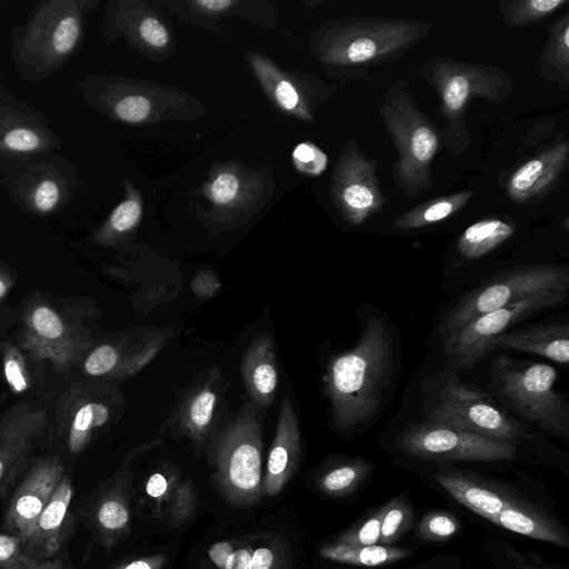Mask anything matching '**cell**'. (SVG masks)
Segmentation results:
<instances>
[{"mask_svg":"<svg viewBox=\"0 0 569 569\" xmlns=\"http://www.w3.org/2000/svg\"><path fill=\"white\" fill-rule=\"evenodd\" d=\"M399 345L389 318L361 316L360 335L335 353L323 376L332 426L345 437L366 431L382 415L398 378Z\"/></svg>","mask_w":569,"mask_h":569,"instance_id":"obj_1","label":"cell"},{"mask_svg":"<svg viewBox=\"0 0 569 569\" xmlns=\"http://www.w3.org/2000/svg\"><path fill=\"white\" fill-rule=\"evenodd\" d=\"M431 23L388 17H349L322 26L313 40L320 63L337 74L363 77L392 62L423 39Z\"/></svg>","mask_w":569,"mask_h":569,"instance_id":"obj_2","label":"cell"},{"mask_svg":"<svg viewBox=\"0 0 569 569\" xmlns=\"http://www.w3.org/2000/svg\"><path fill=\"white\" fill-rule=\"evenodd\" d=\"M556 369L499 355L490 365L488 393L507 411L545 436L567 441L569 403L555 390Z\"/></svg>","mask_w":569,"mask_h":569,"instance_id":"obj_3","label":"cell"},{"mask_svg":"<svg viewBox=\"0 0 569 569\" xmlns=\"http://www.w3.org/2000/svg\"><path fill=\"white\" fill-rule=\"evenodd\" d=\"M419 74L440 98L445 120L442 138L451 156L465 152L471 143L466 122L469 103L483 99L500 104L512 93L511 77L491 64L437 57L426 61Z\"/></svg>","mask_w":569,"mask_h":569,"instance_id":"obj_4","label":"cell"},{"mask_svg":"<svg viewBox=\"0 0 569 569\" xmlns=\"http://www.w3.org/2000/svg\"><path fill=\"white\" fill-rule=\"evenodd\" d=\"M422 419L462 429L522 449L536 440L533 428L518 420L489 393L462 382L451 368L423 388Z\"/></svg>","mask_w":569,"mask_h":569,"instance_id":"obj_5","label":"cell"},{"mask_svg":"<svg viewBox=\"0 0 569 569\" xmlns=\"http://www.w3.org/2000/svg\"><path fill=\"white\" fill-rule=\"evenodd\" d=\"M379 116L398 153L391 167L397 188L410 198L429 191L433 184L431 162L441 138L438 128L401 81L385 92Z\"/></svg>","mask_w":569,"mask_h":569,"instance_id":"obj_6","label":"cell"},{"mask_svg":"<svg viewBox=\"0 0 569 569\" xmlns=\"http://www.w3.org/2000/svg\"><path fill=\"white\" fill-rule=\"evenodd\" d=\"M90 0H48L33 9L13 42L21 76L40 80L58 70L80 44Z\"/></svg>","mask_w":569,"mask_h":569,"instance_id":"obj_7","label":"cell"},{"mask_svg":"<svg viewBox=\"0 0 569 569\" xmlns=\"http://www.w3.org/2000/svg\"><path fill=\"white\" fill-rule=\"evenodd\" d=\"M436 482L481 518L511 532L568 548L566 529L541 508L512 497L490 481L461 470L441 468Z\"/></svg>","mask_w":569,"mask_h":569,"instance_id":"obj_8","label":"cell"},{"mask_svg":"<svg viewBox=\"0 0 569 569\" xmlns=\"http://www.w3.org/2000/svg\"><path fill=\"white\" fill-rule=\"evenodd\" d=\"M262 430L258 409L252 402L222 428L214 450V478L234 507L257 503L262 493Z\"/></svg>","mask_w":569,"mask_h":569,"instance_id":"obj_9","label":"cell"},{"mask_svg":"<svg viewBox=\"0 0 569 569\" xmlns=\"http://www.w3.org/2000/svg\"><path fill=\"white\" fill-rule=\"evenodd\" d=\"M395 448L402 456L429 462L516 460L518 447L427 419L405 422Z\"/></svg>","mask_w":569,"mask_h":569,"instance_id":"obj_10","label":"cell"},{"mask_svg":"<svg viewBox=\"0 0 569 569\" xmlns=\"http://www.w3.org/2000/svg\"><path fill=\"white\" fill-rule=\"evenodd\" d=\"M559 287H569V270L566 266L516 267L466 293L445 316L440 332L446 338L477 317Z\"/></svg>","mask_w":569,"mask_h":569,"instance_id":"obj_11","label":"cell"},{"mask_svg":"<svg viewBox=\"0 0 569 569\" xmlns=\"http://www.w3.org/2000/svg\"><path fill=\"white\" fill-rule=\"evenodd\" d=\"M568 291L569 287L545 290L470 320L443 338L445 355L451 368L476 366L495 350V342L500 336L531 315L561 305Z\"/></svg>","mask_w":569,"mask_h":569,"instance_id":"obj_12","label":"cell"},{"mask_svg":"<svg viewBox=\"0 0 569 569\" xmlns=\"http://www.w3.org/2000/svg\"><path fill=\"white\" fill-rule=\"evenodd\" d=\"M378 164L367 157L356 140L343 147L332 172L330 194L337 212L351 226H360L386 203Z\"/></svg>","mask_w":569,"mask_h":569,"instance_id":"obj_13","label":"cell"},{"mask_svg":"<svg viewBox=\"0 0 569 569\" xmlns=\"http://www.w3.org/2000/svg\"><path fill=\"white\" fill-rule=\"evenodd\" d=\"M123 406L122 395L109 383L70 390L59 411L69 451L81 453L98 430L121 415Z\"/></svg>","mask_w":569,"mask_h":569,"instance_id":"obj_14","label":"cell"},{"mask_svg":"<svg viewBox=\"0 0 569 569\" xmlns=\"http://www.w3.org/2000/svg\"><path fill=\"white\" fill-rule=\"evenodd\" d=\"M49 422L44 409L18 402L0 417V499L28 469L37 441Z\"/></svg>","mask_w":569,"mask_h":569,"instance_id":"obj_15","label":"cell"},{"mask_svg":"<svg viewBox=\"0 0 569 569\" xmlns=\"http://www.w3.org/2000/svg\"><path fill=\"white\" fill-rule=\"evenodd\" d=\"M21 347L32 359L66 371L80 353V339L54 308L34 303L23 316Z\"/></svg>","mask_w":569,"mask_h":569,"instance_id":"obj_16","label":"cell"},{"mask_svg":"<svg viewBox=\"0 0 569 569\" xmlns=\"http://www.w3.org/2000/svg\"><path fill=\"white\" fill-rule=\"evenodd\" d=\"M64 475V466L57 457L38 459L28 468L3 516L8 533L26 541Z\"/></svg>","mask_w":569,"mask_h":569,"instance_id":"obj_17","label":"cell"},{"mask_svg":"<svg viewBox=\"0 0 569 569\" xmlns=\"http://www.w3.org/2000/svg\"><path fill=\"white\" fill-rule=\"evenodd\" d=\"M3 183L24 210L41 216L60 209L71 191L68 177L48 161L27 163L12 172Z\"/></svg>","mask_w":569,"mask_h":569,"instance_id":"obj_18","label":"cell"},{"mask_svg":"<svg viewBox=\"0 0 569 569\" xmlns=\"http://www.w3.org/2000/svg\"><path fill=\"white\" fill-rule=\"evenodd\" d=\"M261 178L236 164L213 169L201 187L202 196L212 206L216 221L227 226L250 213L261 199Z\"/></svg>","mask_w":569,"mask_h":569,"instance_id":"obj_19","label":"cell"},{"mask_svg":"<svg viewBox=\"0 0 569 569\" xmlns=\"http://www.w3.org/2000/svg\"><path fill=\"white\" fill-rule=\"evenodd\" d=\"M59 147L60 140L42 117L0 96V156L26 157Z\"/></svg>","mask_w":569,"mask_h":569,"instance_id":"obj_20","label":"cell"},{"mask_svg":"<svg viewBox=\"0 0 569 569\" xmlns=\"http://www.w3.org/2000/svg\"><path fill=\"white\" fill-rule=\"evenodd\" d=\"M568 158L569 142L560 136L511 173L506 184L507 196L517 203L541 199L560 181Z\"/></svg>","mask_w":569,"mask_h":569,"instance_id":"obj_21","label":"cell"},{"mask_svg":"<svg viewBox=\"0 0 569 569\" xmlns=\"http://www.w3.org/2000/svg\"><path fill=\"white\" fill-rule=\"evenodd\" d=\"M301 458V437L292 401L284 398L262 477L263 496H276L291 479Z\"/></svg>","mask_w":569,"mask_h":569,"instance_id":"obj_22","label":"cell"},{"mask_svg":"<svg viewBox=\"0 0 569 569\" xmlns=\"http://www.w3.org/2000/svg\"><path fill=\"white\" fill-rule=\"evenodd\" d=\"M222 377L219 368H212L184 397L178 407L173 426L176 431L194 443H203L208 438L220 399Z\"/></svg>","mask_w":569,"mask_h":569,"instance_id":"obj_23","label":"cell"},{"mask_svg":"<svg viewBox=\"0 0 569 569\" xmlns=\"http://www.w3.org/2000/svg\"><path fill=\"white\" fill-rule=\"evenodd\" d=\"M529 352L558 365L569 361V326L547 322L512 329L500 336L495 349Z\"/></svg>","mask_w":569,"mask_h":569,"instance_id":"obj_24","label":"cell"},{"mask_svg":"<svg viewBox=\"0 0 569 569\" xmlns=\"http://www.w3.org/2000/svg\"><path fill=\"white\" fill-rule=\"evenodd\" d=\"M270 335L260 333L246 349L241 376L248 395L258 410L267 409L276 397L278 370Z\"/></svg>","mask_w":569,"mask_h":569,"instance_id":"obj_25","label":"cell"},{"mask_svg":"<svg viewBox=\"0 0 569 569\" xmlns=\"http://www.w3.org/2000/svg\"><path fill=\"white\" fill-rule=\"evenodd\" d=\"M73 498L71 479L64 475L39 516L23 546L41 558H53L62 545V533Z\"/></svg>","mask_w":569,"mask_h":569,"instance_id":"obj_26","label":"cell"},{"mask_svg":"<svg viewBox=\"0 0 569 569\" xmlns=\"http://www.w3.org/2000/svg\"><path fill=\"white\" fill-rule=\"evenodd\" d=\"M247 57L262 89L276 107L305 121L313 119L311 101L295 79L257 52H248Z\"/></svg>","mask_w":569,"mask_h":569,"instance_id":"obj_27","label":"cell"},{"mask_svg":"<svg viewBox=\"0 0 569 569\" xmlns=\"http://www.w3.org/2000/svg\"><path fill=\"white\" fill-rule=\"evenodd\" d=\"M90 520L106 548H112L129 532L131 513L124 479H118L99 496Z\"/></svg>","mask_w":569,"mask_h":569,"instance_id":"obj_28","label":"cell"},{"mask_svg":"<svg viewBox=\"0 0 569 569\" xmlns=\"http://www.w3.org/2000/svg\"><path fill=\"white\" fill-rule=\"evenodd\" d=\"M540 77L557 83L560 90L569 87V13L549 28L548 38L539 56Z\"/></svg>","mask_w":569,"mask_h":569,"instance_id":"obj_29","label":"cell"},{"mask_svg":"<svg viewBox=\"0 0 569 569\" xmlns=\"http://www.w3.org/2000/svg\"><path fill=\"white\" fill-rule=\"evenodd\" d=\"M113 24L120 33L152 49H163L170 42L166 26L152 14L142 16L131 2L117 3Z\"/></svg>","mask_w":569,"mask_h":569,"instance_id":"obj_30","label":"cell"},{"mask_svg":"<svg viewBox=\"0 0 569 569\" xmlns=\"http://www.w3.org/2000/svg\"><path fill=\"white\" fill-rule=\"evenodd\" d=\"M515 230L512 224L501 219H482L459 236L456 249L462 259L478 260L510 239Z\"/></svg>","mask_w":569,"mask_h":569,"instance_id":"obj_31","label":"cell"},{"mask_svg":"<svg viewBox=\"0 0 569 569\" xmlns=\"http://www.w3.org/2000/svg\"><path fill=\"white\" fill-rule=\"evenodd\" d=\"M410 551L405 548L372 545L350 546L342 542L323 545L319 549V556L326 560L361 567H379L400 561L408 557Z\"/></svg>","mask_w":569,"mask_h":569,"instance_id":"obj_32","label":"cell"},{"mask_svg":"<svg viewBox=\"0 0 569 569\" xmlns=\"http://www.w3.org/2000/svg\"><path fill=\"white\" fill-rule=\"evenodd\" d=\"M124 191V199L94 232V241L101 246H114L133 231L140 222L142 216L140 193L129 181H126Z\"/></svg>","mask_w":569,"mask_h":569,"instance_id":"obj_33","label":"cell"},{"mask_svg":"<svg viewBox=\"0 0 569 569\" xmlns=\"http://www.w3.org/2000/svg\"><path fill=\"white\" fill-rule=\"evenodd\" d=\"M473 190H463L431 199L399 216L393 222L399 230H416L447 219L468 204Z\"/></svg>","mask_w":569,"mask_h":569,"instance_id":"obj_34","label":"cell"},{"mask_svg":"<svg viewBox=\"0 0 569 569\" xmlns=\"http://www.w3.org/2000/svg\"><path fill=\"white\" fill-rule=\"evenodd\" d=\"M171 335V330H154L143 333L134 343L126 339L119 342V367L113 380H126L149 365Z\"/></svg>","mask_w":569,"mask_h":569,"instance_id":"obj_35","label":"cell"},{"mask_svg":"<svg viewBox=\"0 0 569 569\" xmlns=\"http://www.w3.org/2000/svg\"><path fill=\"white\" fill-rule=\"evenodd\" d=\"M373 468L370 461L360 457L343 459L321 473L318 488L331 497L349 495L365 481Z\"/></svg>","mask_w":569,"mask_h":569,"instance_id":"obj_36","label":"cell"},{"mask_svg":"<svg viewBox=\"0 0 569 569\" xmlns=\"http://www.w3.org/2000/svg\"><path fill=\"white\" fill-rule=\"evenodd\" d=\"M566 4L568 0H503L498 11L506 26L520 28L546 19Z\"/></svg>","mask_w":569,"mask_h":569,"instance_id":"obj_37","label":"cell"},{"mask_svg":"<svg viewBox=\"0 0 569 569\" xmlns=\"http://www.w3.org/2000/svg\"><path fill=\"white\" fill-rule=\"evenodd\" d=\"M0 569H67L61 559L31 553L21 539L0 532Z\"/></svg>","mask_w":569,"mask_h":569,"instance_id":"obj_38","label":"cell"},{"mask_svg":"<svg viewBox=\"0 0 569 569\" xmlns=\"http://www.w3.org/2000/svg\"><path fill=\"white\" fill-rule=\"evenodd\" d=\"M412 511L405 499H393L386 503L381 520L379 545L393 546L410 528Z\"/></svg>","mask_w":569,"mask_h":569,"instance_id":"obj_39","label":"cell"},{"mask_svg":"<svg viewBox=\"0 0 569 569\" xmlns=\"http://www.w3.org/2000/svg\"><path fill=\"white\" fill-rule=\"evenodd\" d=\"M196 505L197 493L193 482L190 479H180L163 506L169 523L179 526L187 522L193 516Z\"/></svg>","mask_w":569,"mask_h":569,"instance_id":"obj_40","label":"cell"},{"mask_svg":"<svg viewBox=\"0 0 569 569\" xmlns=\"http://www.w3.org/2000/svg\"><path fill=\"white\" fill-rule=\"evenodd\" d=\"M119 367V343L104 342L96 347L83 361V371L96 378L113 377Z\"/></svg>","mask_w":569,"mask_h":569,"instance_id":"obj_41","label":"cell"},{"mask_svg":"<svg viewBox=\"0 0 569 569\" xmlns=\"http://www.w3.org/2000/svg\"><path fill=\"white\" fill-rule=\"evenodd\" d=\"M460 523L458 519L445 511H432L419 522L418 536L427 541L443 542L458 533Z\"/></svg>","mask_w":569,"mask_h":569,"instance_id":"obj_42","label":"cell"},{"mask_svg":"<svg viewBox=\"0 0 569 569\" xmlns=\"http://www.w3.org/2000/svg\"><path fill=\"white\" fill-rule=\"evenodd\" d=\"M385 510L386 505L339 535L336 541L357 547L379 545L380 527Z\"/></svg>","mask_w":569,"mask_h":569,"instance_id":"obj_43","label":"cell"},{"mask_svg":"<svg viewBox=\"0 0 569 569\" xmlns=\"http://www.w3.org/2000/svg\"><path fill=\"white\" fill-rule=\"evenodd\" d=\"M2 365L6 380L16 393H22L30 387L26 361L20 351L11 346L3 350Z\"/></svg>","mask_w":569,"mask_h":569,"instance_id":"obj_44","label":"cell"},{"mask_svg":"<svg viewBox=\"0 0 569 569\" xmlns=\"http://www.w3.org/2000/svg\"><path fill=\"white\" fill-rule=\"evenodd\" d=\"M292 162L305 174L320 176L327 168L328 156L315 143L305 141L293 149Z\"/></svg>","mask_w":569,"mask_h":569,"instance_id":"obj_45","label":"cell"},{"mask_svg":"<svg viewBox=\"0 0 569 569\" xmlns=\"http://www.w3.org/2000/svg\"><path fill=\"white\" fill-rule=\"evenodd\" d=\"M496 543L493 558L499 561V566L506 569H557L538 562L530 561V556L520 553L517 549L508 543L499 541Z\"/></svg>","mask_w":569,"mask_h":569,"instance_id":"obj_46","label":"cell"},{"mask_svg":"<svg viewBox=\"0 0 569 569\" xmlns=\"http://www.w3.org/2000/svg\"><path fill=\"white\" fill-rule=\"evenodd\" d=\"M179 480V475L174 471L153 472L146 482V493L156 501L157 507L163 508Z\"/></svg>","mask_w":569,"mask_h":569,"instance_id":"obj_47","label":"cell"},{"mask_svg":"<svg viewBox=\"0 0 569 569\" xmlns=\"http://www.w3.org/2000/svg\"><path fill=\"white\" fill-rule=\"evenodd\" d=\"M248 569H287V560L278 546L263 545L252 550Z\"/></svg>","mask_w":569,"mask_h":569,"instance_id":"obj_48","label":"cell"},{"mask_svg":"<svg viewBox=\"0 0 569 569\" xmlns=\"http://www.w3.org/2000/svg\"><path fill=\"white\" fill-rule=\"evenodd\" d=\"M218 278L209 271L197 273L191 281V289L200 298H210L219 290Z\"/></svg>","mask_w":569,"mask_h":569,"instance_id":"obj_49","label":"cell"},{"mask_svg":"<svg viewBox=\"0 0 569 569\" xmlns=\"http://www.w3.org/2000/svg\"><path fill=\"white\" fill-rule=\"evenodd\" d=\"M166 563L167 556L157 553L124 561L113 569H162Z\"/></svg>","mask_w":569,"mask_h":569,"instance_id":"obj_50","label":"cell"},{"mask_svg":"<svg viewBox=\"0 0 569 569\" xmlns=\"http://www.w3.org/2000/svg\"><path fill=\"white\" fill-rule=\"evenodd\" d=\"M233 549V546L227 540L217 541L209 547L208 556L218 569H224L227 559Z\"/></svg>","mask_w":569,"mask_h":569,"instance_id":"obj_51","label":"cell"},{"mask_svg":"<svg viewBox=\"0 0 569 569\" xmlns=\"http://www.w3.org/2000/svg\"><path fill=\"white\" fill-rule=\"evenodd\" d=\"M252 550L249 547L233 549L229 555L224 569H248Z\"/></svg>","mask_w":569,"mask_h":569,"instance_id":"obj_52","label":"cell"},{"mask_svg":"<svg viewBox=\"0 0 569 569\" xmlns=\"http://www.w3.org/2000/svg\"><path fill=\"white\" fill-rule=\"evenodd\" d=\"M236 3L233 0H199L192 2V6H196L201 12L207 14H218L226 12Z\"/></svg>","mask_w":569,"mask_h":569,"instance_id":"obj_53","label":"cell"},{"mask_svg":"<svg viewBox=\"0 0 569 569\" xmlns=\"http://www.w3.org/2000/svg\"><path fill=\"white\" fill-rule=\"evenodd\" d=\"M13 278L8 270L0 267V300H2L13 286Z\"/></svg>","mask_w":569,"mask_h":569,"instance_id":"obj_54","label":"cell"},{"mask_svg":"<svg viewBox=\"0 0 569 569\" xmlns=\"http://www.w3.org/2000/svg\"><path fill=\"white\" fill-rule=\"evenodd\" d=\"M0 96H1V90H0Z\"/></svg>","mask_w":569,"mask_h":569,"instance_id":"obj_55","label":"cell"}]
</instances>
